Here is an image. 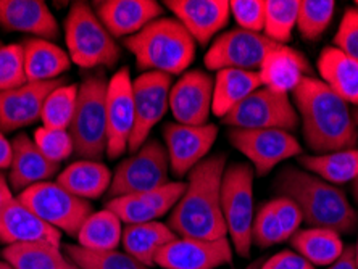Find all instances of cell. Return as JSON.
<instances>
[{
  "label": "cell",
  "instance_id": "6da1fadb",
  "mask_svg": "<svg viewBox=\"0 0 358 269\" xmlns=\"http://www.w3.org/2000/svg\"><path fill=\"white\" fill-rule=\"evenodd\" d=\"M292 99L302 121L305 145L312 155L355 149L358 128L350 105L321 79L305 76L294 89Z\"/></svg>",
  "mask_w": 358,
  "mask_h": 269
},
{
  "label": "cell",
  "instance_id": "7a4b0ae2",
  "mask_svg": "<svg viewBox=\"0 0 358 269\" xmlns=\"http://www.w3.org/2000/svg\"><path fill=\"white\" fill-rule=\"evenodd\" d=\"M226 160V154H215L200 161L187 174L186 191L168 219V226L178 237L200 240L228 237L221 208V182Z\"/></svg>",
  "mask_w": 358,
  "mask_h": 269
},
{
  "label": "cell",
  "instance_id": "3957f363",
  "mask_svg": "<svg viewBox=\"0 0 358 269\" xmlns=\"http://www.w3.org/2000/svg\"><path fill=\"white\" fill-rule=\"evenodd\" d=\"M278 195L294 200L308 228L329 229L338 234H352L358 226V213L341 187L315 174L287 166L278 174Z\"/></svg>",
  "mask_w": 358,
  "mask_h": 269
},
{
  "label": "cell",
  "instance_id": "277c9868",
  "mask_svg": "<svg viewBox=\"0 0 358 269\" xmlns=\"http://www.w3.org/2000/svg\"><path fill=\"white\" fill-rule=\"evenodd\" d=\"M144 73L184 75L196 58V41L176 18L162 17L123 41Z\"/></svg>",
  "mask_w": 358,
  "mask_h": 269
},
{
  "label": "cell",
  "instance_id": "5b68a950",
  "mask_svg": "<svg viewBox=\"0 0 358 269\" xmlns=\"http://www.w3.org/2000/svg\"><path fill=\"white\" fill-rule=\"evenodd\" d=\"M107 87L102 71H89L78 86L76 108L68 133L75 154L97 161L107 154Z\"/></svg>",
  "mask_w": 358,
  "mask_h": 269
},
{
  "label": "cell",
  "instance_id": "8992f818",
  "mask_svg": "<svg viewBox=\"0 0 358 269\" xmlns=\"http://www.w3.org/2000/svg\"><path fill=\"white\" fill-rule=\"evenodd\" d=\"M65 41L70 60L83 70L112 68L121 57L120 45L105 29L87 2L71 3L65 20Z\"/></svg>",
  "mask_w": 358,
  "mask_h": 269
},
{
  "label": "cell",
  "instance_id": "52a82bcc",
  "mask_svg": "<svg viewBox=\"0 0 358 269\" xmlns=\"http://www.w3.org/2000/svg\"><path fill=\"white\" fill-rule=\"evenodd\" d=\"M254 179L255 171L249 163L226 166L221 182V208L231 245L241 258H249L254 224Z\"/></svg>",
  "mask_w": 358,
  "mask_h": 269
},
{
  "label": "cell",
  "instance_id": "ba28073f",
  "mask_svg": "<svg viewBox=\"0 0 358 269\" xmlns=\"http://www.w3.org/2000/svg\"><path fill=\"white\" fill-rule=\"evenodd\" d=\"M18 202L60 232L76 237L81 226L92 215L89 200L76 197L59 182H41L18 194Z\"/></svg>",
  "mask_w": 358,
  "mask_h": 269
},
{
  "label": "cell",
  "instance_id": "9c48e42d",
  "mask_svg": "<svg viewBox=\"0 0 358 269\" xmlns=\"http://www.w3.org/2000/svg\"><path fill=\"white\" fill-rule=\"evenodd\" d=\"M170 182V160L160 140L149 137L136 154L121 161L113 173L108 197L145 194Z\"/></svg>",
  "mask_w": 358,
  "mask_h": 269
},
{
  "label": "cell",
  "instance_id": "30bf717a",
  "mask_svg": "<svg viewBox=\"0 0 358 269\" xmlns=\"http://www.w3.org/2000/svg\"><path fill=\"white\" fill-rule=\"evenodd\" d=\"M299 113L287 94L257 89L224 116L231 129H282L291 133L299 126Z\"/></svg>",
  "mask_w": 358,
  "mask_h": 269
},
{
  "label": "cell",
  "instance_id": "8fae6325",
  "mask_svg": "<svg viewBox=\"0 0 358 269\" xmlns=\"http://www.w3.org/2000/svg\"><path fill=\"white\" fill-rule=\"evenodd\" d=\"M228 139L262 177L284 160L302 155L300 142L282 129H229Z\"/></svg>",
  "mask_w": 358,
  "mask_h": 269
},
{
  "label": "cell",
  "instance_id": "7c38bea8",
  "mask_svg": "<svg viewBox=\"0 0 358 269\" xmlns=\"http://www.w3.org/2000/svg\"><path fill=\"white\" fill-rule=\"evenodd\" d=\"M276 42L265 34L250 33L241 28L226 31L212 42L205 54L203 63L207 70H242L259 71L263 60Z\"/></svg>",
  "mask_w": 358,
  "mask_h": 269
},
{
  "label": "cell",
  "instance_id": "4fadbf2b",
  "mask_svg": "<svg viewBox=\"0 0 358 269\" xmlns=\"http://www.w3.org/2000/svg\"><path fill=\"white\" fill-rule=\"evenodd\" d=\"M170 92L171 76L162 73H142L133 81L134 128L128 145L131 154L141 149L170 110Z\"/></svg>",
  "mask_w": 358,
  "mask_h": 269
},
{
  "label": "cell",
  "instance_id": "5bb4252c",
  "mask_svg": "<svg viewBox=\"0 0 358 269\" xmlns=\"http://www.w3.org/2000/svg\"><path fill=\"white\" fill-rule=\"evenodd\" d=\"M133 128V79L124 66L108 79L107 87V157L110 160H117L128 150Z\"/></svg>",
  "mask_w": 358,
  "mask_h": 269
},
{
  "label": "cell",
  "instance_id": "9a60e30c",
  "mask_svg": "<svg viewBox=\"0 0 358 269\" xmlns=\"http://www.w3.org/2000/svg\"><path fill=\"white\" fill-rule=\"evenodd\" d=\"M217 137L218 128L212 123L203 126L168 123L163 128V140L170 160V171L176 177L191 173L208 157Z\"/></svg>",
  "mask_w": 358,
  "mask_h": 269
},
{
  "label": "cell",
  "instance_id": "2e32d148",
  "mask_svg": "<svg viewBox=\"0 0 358 269\" xmlns=\"http://www.w3.org/2000/svg\"><path fill=\"white\" fill-rule=\"evenodd\" d=\"M231 240H200L176 237L163 247L155 265L163 269H217L233 263Z\"/></svg>",
  "mask_w": 358,
  "mask_h": 269
},
{
  "label": "cell",
  "instance_id": "e0dca14e",
  "mask_svg": "<svg viewBox=\"0 0 358 269\" xmlns=\"http://www.w3.org/2000/svg\"><path fill=\"white\" fill-rule=\"evenodd\" d=\"M212 102L213 79L202 70L186 71L175 86H171L170 110L179 124H208Z\"/></svg>",
  "mask_w": 358,
  "mask_h": 269
},
{
  "label": "cell",
  "instance_id": "ac0fdd59",
  "mask_svg": "<svg viewBox=\"0 0 358 269\" xmlns=\"http://www.w3.org/2000/svg\"><path fill=\"white\" fill-rule=\"evenodd\" d=\"M62 84L65 81L59 78L54 81L26 82L13 91L0 92V131L15 133L41 119L45 99Z\"/></svg>",
  "mask_w": 358,
  "mask_h": 269
},
{
  "label": "cell",
  "instance_id": "d6986e66",
  "mask_svg": "<svg viewBox=\"0 0 358 269\" xmlns=\"http://www.w3.org/2000/svg\"><path fill=\"white\" fill-rule=\"evenodd\" d=\"M163 5L200 45H207L229 23L228 0H166Z\"/></svg>",
  "mask_w": 358,
  "mask_h": 269
},
{
  "label": "cell",
  "instance_id": "ffe728a7",
  "mask_svg": "<svg viewBox=\"0 0 358 269\" xmlns=\"http://www.w3.org/2000/svg\"><path fill=\"white\" fill-rule=\"evenodd\" d=\"M92 8L112 38H131L163 17V7L155 0H97Z\"/></svg>",
  "mask_w": 358,
  "mask_h": 269
},
{
  "label": "cell",
  "instance_id": "44dd1931",
  "mask_svg": "<svg viewBox=\"0 0 358 269\" xmlns=\"http://www.w3.org/2000/svg\"><path fill=\"white\" fill-rule=\"evenodd\" d=\"M0 28L50 42L60 36L59 23L44 0H0Z\"/></svg>",
  "mask_w": 358,
  "mask_h": 269
},
{
  "label": "cell",
  "instance_id": "7402d4cb",
  "mask_svg": "<svg viewBox=\"0 0 358 269\" xmlns=\"http://www.w3.org/2000/svg\"><path fill=\"white\" fill-rule=\"evenodd\" d=\"M0 242L7 245L18 244H52L62 245V232L52 228L38 215L13 197L0 212Z\"/></svg>",
  "mask_w": 358,
  "mask_h": 269
},
{
  "label": "cell",
  "instance_id": "603a6c76",
  "mask_svg": "<svg viewBox=\"0 0 358 269\" xmlns=\"http://www.w3.org/2000/svg\"><path fill=\"white\" fill-rule=\"evenodd\" d=\"M259 76L263 87L289 96L305 76H312V66L299 50L278 44L266 54Z\"/></svg>",
  "mask_w": 358,
  "mask_h": 269
},
{
  "label": "cell",
  "instance_id": "cb8c5ba5",
  "mask_svg": "<svg viewBox=\"0 0 358 269\" xmlns=\"http://www.w3.org/2000/svg\"><path fill=\"white\" fill-rule=\"evenodd\" d=\"M12 149L13 157L8 174L12 191H17L18 194L23 192L36 184L50 181L60 171L59 163L47 160L29 136H15Z\"/></svg>",
  "mask_w": 358,
  "mask_h": 269
},
{
  "label": "cell",
  "instance_id": "d4e9b609",
  "mask_svg": "<svg viewBox=\"0 0 358 269\" xmlns=\"http://www.w3.org/2000/svg\"><path fill=\"white\" fill-rule=\"evenodd\" d=\"M318 73L331 91L345 100L349 105L358 107V61L336 49L326 47L318 57Z\"/></svg>",
  "mask_w": 358,
  "mask_h": 269
},
{
  "label": "cell",
  "instance_id": "484cf974",
  "mask_svg": "<svg viewBox=\"0 0 358 269\" xmlns=\"http://www.w3.org/2000/svg\"><path fill=\"white\" fill-rule=\"evenodd\" d=\"M176 237L178 235L168 224L160 223V221H150L144 224L124 226L121 244H123L124 253H128L131 258H134L145 268H152L155 266L160 250Z\"/></svg>",
  "mask_w": 358,
  "mask_h": 269
},
{
  "label": "cell",
  "instance_id": "4316f807",
  "mask_svg": "<svg viewBox=\"0 0 358 269\" xmlns=\"http://www.w3.org/2000/svg\"><path fill=\"white\" fill-rule=\"evenodd\" d=\"M21 45L24 52V70L28 82L54 81L70 70V55L54 42L29 38L21 42Z\"/></svg>",
  "mask_w": 358,
  "mask_h": 269
},
{
  "label": "cell",
  "instance_id": "83f0119b",
  "mask_svg": "<svg viewBox=\"0 0 358 269\" xmlns=\"http://www.w3.org/2000/svg\"><path fill=\"white\" fill-rule=\"evenodd\" d=\"M113 174L102 161L80 160L59 174L57 182L84 200H94L108 192Z\"/></svg>",
  "mask_w": 358,
  "mask_h": 269
},
{
  "label": "cell",
  "instance_id": "f1b7e54d",
  "mask_svg": "<svg viewBox=\"0 0 358 269\" xmlns=\"http://www.w3.org/2000/svg\"><path fill=\"white\" fill-rule=\"evenodd\" d=\"M262 87L259 71L220 70L213 79L212 112L221 119L231 110Z\"/></svg>",
  "mask_w": 358,
  "mask_h": 269
},
{
  "label": "cell",
  "instance_id": "f546056e",
  "mask_svg": "<svg viewBox=\"0 0 358 269\" xmlns=\"http://www.w3.org/2000/svg\"><path fill=\"white\" fill-rule=\"evenodd\" d=\"M289 240L292 249L315 268L333 265L345 250L341 235L329 229H300Z\"/></svg>",
  "mask_w": 358,
  "mask_h": 269
},
{
  "label": "cell",
  "instance_id": "4dcf8cb0",
  "mask_svg": "<svg viewBox=\"0 0 358 269\" xmlns=\"http://www.w3.org/2000/svg\"><path fill=\"white\" fill-rule=\"evenodd\" d=\"M299 163L305 171L334 186L354 182L358 177V149L331 152L324 155H302Z\"/></svg>",
  "mask_w": 358,
  "mask_h": 269
},
{
  "label": "cell",
  "instance_id": "1f68e13d",
  "mask_svg": "<svg viewBox=\"0 0 358 269\" xmlns=\"http://www.w3.org/2000/svg\"><path fill=\"white\" fill-rule=\"evenodd\" d=\"M2 256L15 269H80L63 255L60 247L45 242L7 245Z\"/></svg>",
  "mask_w": 358,
  "mask_h": 269
},
{
  "label": "cell",
  "instance_id": "d6a6232c",
  "mask_svg": "<svg viewBox=\"0 0 358 269\" xmlns=\"http://www.w3.org/2000/svg\"><path fill=\"white\" fill-rule=\"evenodd\" d=\"M121 235H123V223L118 216L102 210V212L92 213L84 221L80 232H78V242L89 250H117L121 244Z\"/></svg>",
  "mask_w": 358,
  "mask_h": 269
},
{
  "label": "cell",
  "instance_id": "836d02e7",
  "mask_svg": "<svg viewBox=\"0 0 358 269\" xmlns=\"http://www.w3.org/2000/svg\"><path fill=\"white\" fill-rule=\"evenodd\" d=\"M65 255L80 269H150L120 250H89L81 245H63Z\"/></svg>",
  "mask_w": 358,
  "mask_h": 269
},
{
  "label": "cell",
  "instance_id": "e575fe53",
  "mask_svg": "<svg viewBox=\"0 0 358 269\" xmlns=\"http://www.w3.org/2000/svg\"><path fill=\"white\" fill-rule=\"evenodd\" d=\"M299 0H266L263 34L281 45H287L297 28Z\"/></svg>",
  "mask_w": 358,
  "mask_h": 269
},
{
  "label": "cell",
  "instance_id": "d590c367",
  "mask_svg": "<svg viewBox=\"0 0 358 269\" xmlns=\"http://www.w3.org/2000/svg\"><path fill=\"white\" fill-rule=\"evenodd\" d=\"M78 86L76 84H62L45 99L42 107L41 121L44 128L66 129L70 128L76 108Z\"/></svg>",
  "mask_w": 358,
  "mask_h": 269
},
{
  "label": "cell",
  "instance_id": "8d00e7d4",
  "mask_svg": "<svg viewBox=\"0 0 358 269\" xmlns=\"http://www.w3.org/2000/svg\"><path fill=\"white\" fill-rule=\"evenodd\" d=\"M336 12L333 0H299L297 29L307 41H317L329 28Z\"/></svg>",
  "mask_w": 358,
  "mask_h": 269
},
{
  "label": "cell",
  "instance_id": "74e56055",
  "mask_svg": "<svg viewBox=\"0 0 358 269\" xmlns=\"http://www.w3.org/2000/svg\"><path fill=\"white\" fill-rule=\"evenodd\" d=\"M28 82L24 70V52L21 44L0 47V92L13 91Z\"/></svg>",
  "mask_w": 358,
  "mask_h": 269
},
{
  "label": "cell",
  "instance_id": "f35d334b",
  "mask_svg": "<svg viewBox=\"0 0 358 269\" xmlns=\"http://www.w3.org/2000/svg\"><path fill=\"white\" fill-rule=\"evenodd\" d=\"M33 140L47 160L59 163V165L75 154L73 140L66 129H50L41 126L36 129Z\"/></svg>",
  "mask_w": 358,
  "mask_h": 269
},
{
  "label": "cell",
  "instance_id": "ab89813d",
  "mask_svg": "<svg viewBox=\"0 0 358 269\" xmlns=\"http://www.w3.org/2000/svg\"><path fill=\"white\" fill-rule=\"evenodd\" d=\"M105 208L117 215L121 223L126 226L144 224L150 223V221H157L155 213L152 212V208L147 205L141 194L110 198Z\"/></svg>",
  "mask_w": 358,
  "mask_h": 269
},
{
  "label": "cell",
  "instance_id": "60d3db41",
  "mask_svg": "<svg viewBox=\"0 0 358 269\" xmlns=\"http://www.w3.org/2000/svg\"><path fill=\"white\" fill-rule=\"evenodd\" d=\"M229 10L238 23V28L263 34L266 0H231Z\"/></svg>",
  "mask_w": 358,
  "mask_h": 269
},
{
  "label": "cell",
  "instance_id": "b9f144b4",
  "mask_svg": "<svg viewBox=\"0 0 358 269\" xmlns=\"http://www.w3.org/2000/svg\"><path fill=\"white\" fill-rule=\"evenodd\" d=\"M281 242L284 240L276 216L273 213L270 203H265L257 212L254 224H252V244L260 247V249H270V247L281 244Z\"/></svg>",
  "mask_w": 358,
  "mask_h": 269
},
{
  "label": "cell",
  "instance_id": "7bdbcfd3",
  "mask_svg": "<svg viewBox=\"0 0 358 269\" xmlns=\"http://www.w3.org/2000/svg\"><path fill=\"white\" fill-rule=\"evenodd\" d=\"M268 203H270L273 213L276 216L282 240H289L297 231H300V224L303 223L302 212H300V208L294 200L282 197V195H278L276 198H273Z\"/></svg>",
  "mask_w": 358,
  "mask_h": 269
},
{
  "label": "cell",
  "instance_id": "ee69618b",
  "mask_svg": "<svg viewBox=\"0 0 358 269\" xmlns=\"http://www.w3.org/2000/svg\"><path fill=\"white\" fill-rule=\"evenodd\" d=\"M186 191V184L181 181L176 182H166L163 186L154 189V191L141 194L147 205L152 208V212L155 213L157 218L165 216L168 212H171L176 207L179 200Z\"/></svg>",
  "mask_w": 358,
  "mask_h": 269
},
{
  "label": "cell",
  "instance_id": "f6af8a7d",
  "mask_svg": "<svg viewBox=\"0 0 358 269\" xmlns=\"http://www.w3.org/2000/svg\"><path fill=\"white\" fill-rule=\"evenodd\" d=\"M334 47L358 61V8H347L334 36Z\"/></svg>",
  "mask_w": 358,
  "mask_h": 269
},
{
  "label": "cell",
  "instance_id": "bcb514c9",
  "mask_svg": "<svg viewBox=\"0 0 358 269\" xmlns=\"http://www.w3.org/2000/svg\"><path fill=\"white\" fill-rule=\"evenodd\" d=\"M260 269H317L297 252L284 250L262 263Z\"/></svg>",
  "mask_w": 358,
  "mask_h": 269
},
{
  "label": "cell",
  "instance_id": "7dc6e473",
  "mask_svg": "<svg viewBox=\"0 0 358 269\" xmlns=\"http://www.w3.org/2000/svg\"><path fill=\"white\" fill-rule=\"evenodd\" d=\"M328 269H358L355 253H354V245L345 247L344 253H342L333 265H329Z\"/></svg>",
  "mask_w": 358,
  "mask_h": 269
},
{
  "label": "cell",
  "instance_id": "c3c4849f",
  "mask_svg": "<svg viewBox=\"0 0 358 269\" xmlns=\"http://www.w3.org/2000/svg\"><path fill=\"white\" fill-rule=\"evenodd\" d=\"M12 142H10L2 131H0V171L10 168V165H12Z\"/></svg>",
  "mask_w": 358,
  "mask_h": 269
},
{
  "label": "cell",
  "instance_id": "681fc988",
  "mask_svg": "<svg viewBox=\"0 0 358 269\" xmlns=\"http://www.w3.org/2000/svg\"><path fill=\"white\" fill-rule=\"evenodd\" d=\"M12 198V187L8 186L7 177L3 176V173H0V212H2L5 205H7Z\"/></svg>",
  "mask_w": 358,
  "mask_h": 269
},
{
  "label": "cell",
  "instance_id": "f907efd6",
  "mask_svg": "<svg viewBox=\"0 0 358 269\" xmlns=\"http://www.w3.org/2000/svg\"><path fill=\"white\" fill-rule=\"evenodd\" d=\"M352 192H354V198H355V202L358 203V177L355 179L354 182H352Z\"/></svg>",
  "mask_w": 358,
  "mask_h": 269
},
{
  "label": "cell",
  "instance_id": "816d5d0a",
  "mask_svg": "<svg viewBox=\"0 0 358 269\" xmlns=\"http://www.w3.org/2000/svg\"><path fill=\"white\" fill-rule=\"evenodd\" d=\"M262 263H263V260H257V261H252L249 266H245L244 269H260V266H262Z\"/></svg>",
  "mask_w": 358,
  "mask_h": 269
},
{
  "label": "cell",
  "instance_id": "f5cc1de1",
  "mask_svg": "<svg viewBox=\"0 0 358 269\" xmlns=\"http://www.w3.org/2000/svg\"><path fill=\"white\" fill-rule=\"evenodd\" d=\"M0 269H15L12 265H10V263H7V261H0Z\"/></svg>",
  "mask_w": 358,
  "mask_h": 269
},
{
  "label": "cell",
  "instance_id": "db71d44e",
  "mask_svg": "<svg viewBox=\"0 0 358 269\" xmlns=\"http://www.w3.org/2000/svg\"><path fill=\"white\" fill-rule=\"evenodd\" d=\"M354 253H355V260H357V266H358V239H357V244L354 245Z\"/></svg>",
  "mask_w": 358,
  "mask_h": 269
},
{
  "label": "cell",
  "instance_id": "11a10c76",
  "mask_svg": "<svg viewBox=\"0 0 358 269\" xmlns=\"http://www.w3.org/2000/svg\"><path fill=\"white\" fill-rule=\"evenodd\" d=\"M354 119H355V123H357V128H358V108H357L355 112H354Z\"/></svg>",
  "mask_w": 358,
  "mask_h": 269
},
{
  "label": "cell",
  "instance_id": "9f6ffc18",
  "mask_svg": "<svg viewBox=\"0 0 358 269\" xmlns=\"http://www.w3.org/2000/svg\"><path fill=\"white\" fill-rule=\"evenodd\" d=\"M355 5H357V8H358V0H357V2H355Z\"/></svg>",
  "mask_w": 358,
  "mask_h": 269
},
{
  "label": "cell",
  "instance_id": "6f0895ef",
  "mask_svg": "<svg viewBox=\"0 0 358 269\" xmlns=\"http://www.w3.org/2000/svg\"><path fill=\"white\" fill-rule=\"evenodd\" d=\"M0 47H3V45H2V41H0Z\"/></svg>",
  "mask_w": 358,
  "mask_h": 269
}]
</instances>
